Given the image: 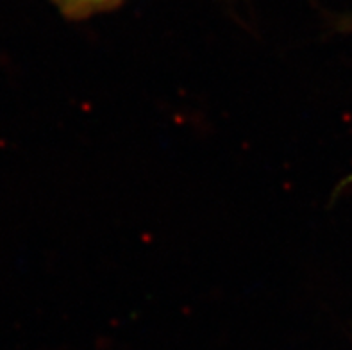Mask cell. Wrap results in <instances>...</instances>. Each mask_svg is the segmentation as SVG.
<instances>
[{"instance_id": "6da1fadb", "label": "cell", "mask_w": 352, "mask_h": 350, "mask_svg": "<svg viewBox=\"0 0 352 350\" xmlns=\"http://www.w3.org/2000/svg\"><path fill=\"white\" fill-rule=\"evenodd\" d=\"M52 2L61 9L63 14H67L72 20H79L116 8L122 0H52Z\"/></svg>"}, {"instance_id": "7a4b0ae2", "label": "cell", "mask_w": 352, "mask_h": 350, "mask_svg": "<svg viewBox=\"0 0 352 350\" xmlns=\"http://www.w3.org/2000/svg\"><path fill=\"white\" fill-rule=\"evenodd\" d=\"M345 23H347V29H351L352 31V17L347 18V20H345Z\"/></svg>"}]
</instances>
